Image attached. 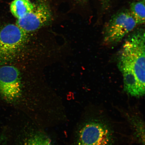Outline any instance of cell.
Segmentation results:
<instances>
[{
  "label": "cell",
  "instance_id": "12",
  "mask_svg": "<svg viewBox=\"0 0 145 145\" xmlns=\"http://www.w3.org/2000/svg\"><path fill=\"white\" fill-rule=\"evenodd\" d=\"M1 139H0V144H1Z\"/></svg>",
  "mask_w": 145,
  "mask_h": 145
},
{
  "label": "cell",
  "instance_id": "10",
  "mask_svg": "<svg viewBox=\"0 0 145 145\" xmlns=\"http://www.w3.org/2000/svg\"><path fill=\"white\" fill-rule=\"evenodd\" d=\"M111 0H101L102 8L104 10L108 9L110 7Z\"/></svg>",
  "mask_w": 145,
  "mask_h": 145
},
{
  "label": "cell",
  "instance_id": "6",
  "mask_svg": "<svg viewBox=\"0 0 145 145\" xmlns=\"http://www.w3.org/2000/svg\"><path fill=\"white\" fill-rule=\"evenodd\" d=\"M50 9L44 0H40L34 8L21 19H17L16 25L27 33L35 31L48 23L52 19Z\"/></svg>",
  "mask_w": 145,
  "mask_h": 145
},
{
  "label": "cell",
  "instance_id": "5",
  "mask_svg": "<svg viewBox=\"0 0 145 145\" xmlns=\"http://www.w3.org/2000/svg\"><path fill=\"white\" fill-rule=\"evenodd\" d=\"M20 73L16 67L4 65L0 67V94L5 101L13 102L20 97Z\"/></svg>",
  "mask_w": 145,
  "mask_h": 145
},
{
  "label": "cell",
  "instance_id": "8",
  "mask_svg": "<svg viewBox=\"0 0 145 145\" xmlns=\"http://www.w3.org/2000/svg\"><path fill=\"white\" fill-rule=\"evenodd\" d=\"M145 0H134L130 5V11L137 25L145 23Z\"/></svg>",
  "mask_w": 145,
  "mask_h": 145
},
{
  "label": "cell",
  "instance_id": "4",
  "mask_svg": "<svg viewBox=\"0 0 145 145\" xmlns=\"http://www.w3.org/2000/svg\"><path fill=\"white\" fill-rule=\"evenodd\" d=\"M113 135L102 121L93 120L85 123L80 130L76 145H111Z\"/></svg>",
  "mask_w": 145,
  "mask_h": 145
},
{
  "label": "cell",
  "instance_id": "9",
  "mask_svg": "<svg viewBox=\"0 0 145 145\" xmlns=\"http://www.w3.org/2000/svg\"><path fill=\"white\" fill-rule=\"evenodd\" d=\"M23 145H52L51 141L44 135H38L29 139Z\"/></svg>",
  "mask_w": 145,
  "mask_h": 145
},
{
  "label": "cell",
  "instance_id": "7",
  "mask_svg": "<svg viewBox=\"0 0 145 145\" xmlns=\"http://www.w3.org/2000/svg\"><path fill=\"white\" fill-rule=\"evenodd\" d=\"M34 5L29 0H14L11 3L10 12L17 19H21L33 10Z\"/></svg>",
  "mask_w": 145,
  "mask_h": 145
},
{
  "label": "cell",
  "instance_id": "2",
  "mask_svg": "<svg viewBox=\"0 0 145 145\" xmlns=\"http://www.w3.org/2000/svg\"><path fill=\"white\" fill-rule=\"evenodd\" d=\"M27 33L17 25L8 24L0 28V65L15 59L28 39Z\"/></svg>",
  "mask_w": 145,
  "mask_h": 145
},
{
  "label": "cell",
  "instance_id": "1",
  "mask_svg": "<svg viewBox=\"0 0 145 145\" xmlns=\"http://www.w3.org/2000/svg\"><path fill=\"white\" fill-rule=\"evenodd\" d=\"M124 88L129 95L140 97L145 94V30H136L125 40L118 59Z\"/></svg>",
  "mask_w": 145,
  "mask_h": 145
},
{
  "label": "cell",
  "instance_id": "11",
  "mask_svg": "<svg viewBox=\"0 0 145 145\" xmlns=\"http://www.w3.org/2000/svg\"><path fill=\"white\" fill-rule=\"evenodd\" d=\"M77 1L80 2H84L86 1V0H77Z\"/></svg>",
  "mask_w": 145,
  "mask_h": 145
},
{
  "label": "cell",
  "instance_id": "3",
  "mask_svg": "<svg viewBox=\"0 0 145 145\" xmlns=\"http://www.w3.org/2000/svg\"><path fill=\"white\" fill-rule=\"evenodd\" d=\"M137 25L129 11L123 10L118 12L112 16L105 27L103 31L104 43L108 45L117 44Z\"/></svg>",
  "mask_w": 145,
  "mask_h": 145
}]
</instances>
